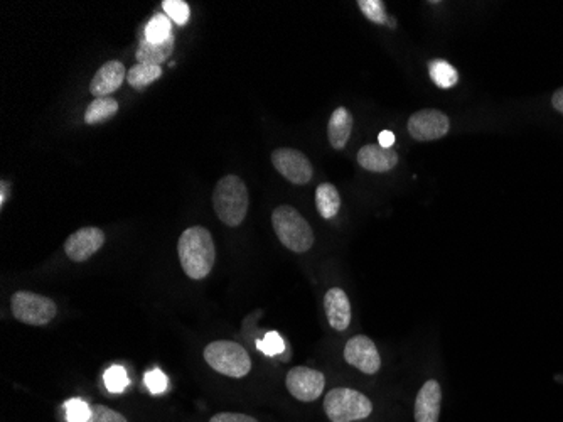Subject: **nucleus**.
I'll list each match as a JSON object with an SVG mask.
<instances>
[{"instance_id":"obj_1","label":"nucleus","mask_w":563,"mask_h":422,"mask_svg":"<svg viewBox=\"0 0 563 422\" xmlns=\"http://www.w3.org/2000/svg\"><path fill=\"white\" fill-rule=\"evenodd\" d=\"M179 262L187 278L201 280L210 276L216 259L213 235L204 226H191L184 230L177 242Z\"/></svg>"},{"instance_id":"obj_2","label":"nucleus","mask_w":563,"mask_h":422,"mask_svg":"<svg viewBox=\"0 0 563 422\" xmlns=\"http://www.w3.org/2000/svg\"><path fill=\"white\" fill-rule=\"evenodd\" d=\"M249 189L238 176L228 174L218 181L213 193V208L226 226L241 225L249 213Z\"/></svg>"},{"instance_id":"obj_3","label":"nucleus","mask_w":563,"mask_h":422,"mask_svg":"<svg viewBox=\"0 0 563 422\" xmlns=\"http://www.w3.org/2000/svg\"><path fill=\"white\" fill-rule=\"evenodd\" d=\"M276 235L288 251L304 253L314 245V232L309 222L294 206L282 205L272 213Z\"/></svg>"},{"instance_id":"obj_4","label":"nucleus","mask_w":563,"mask_h":422,"mask_svg":"<svg viewBox=\"0 0 563 422\" xmlns=\"http://www.w3.org/2000/svg\"><path fill=\"white\" fill-rule=\"evenodd\" d=\"M324 410L331 422L363 421L371 416L373 404L365 394L353 389H332L324 399Z\"/></svg>"},{"instance_id":"obj_5","label":"nucleus","mask_w":563,"mask_h":422,"mask_svg":"<svg viewBox=\"0 0 563 422\" xmlns=\"http://www.w3.org/2000/svg\"><path fill=\"white\" fill-rule=\"evenodd\" d=\"M204 360L211 369L232 379H241L251 370L249 352L235 342H213L204 348Z\"/></svg>"},{"instance_id":"obj_6","label":"nucleus","mask_w":563,"mask_h":422,"mask_svg":"<svg viewBox=\"0 0 563 422\" xmlns=\"http://www.w3.org/2000/svg\"><path fill=\"white\" fill-rule=\"evenodd\" d=\"M11 309L17 321L29 326H46L58 313L53 299L31 290H17L11 299Z\"/></svg>"},{"instance_id":"obj_7","label":"nucleus","mask_w":563,"mask_h":422,"mask_svg":"<svg viewBox=\"0 0 563 422\" xmlns=\"http://www.w3.org/2000/svg\"><path fill=\"white\" fill-rule=\"evenodd\" d=\"M272 164L287 181L294 185H307L313 176L314 168L307 156L292 147H280L272 152Z\"/></svg>"},{"instance_id":"obj_8","label":"nucleus","mask_w":563,"mask_h":422,"mask_svg":"<svg viewBox=\"0 0 563 422\" xmlns=\"http://www.w3.org/2000/svg\"><path fill=\"white\" fill-rule=\"evenodd\" d=\"M406 129H408V133L419 142L439 141V139L446 137L450 131V120L440 110L425 108V110L415 112L408 119Z\"/></svg>"},{"instance_id":"obj_9","label":"nucleus","mask_w":563,"mask_h":422,"mask_svg":"<svg viewBox=\"0 0 563 422\" xmlns=\"http://www.w3.org/2000/svg\"><path fill=\"white\" fill-rule=\"evenodd\" d=\"M290 396L295 397L301 402H314L324 392L326 377L319 370L309 367H294L288 370L286 379Z\"/></svg>"},{"instance_id":"obj_10","label":"nucleus","mask_w":563,"mask_h":422,"mask_svg":"<svg viewBox=\"0 0 563 422\" xmlns=\"http://www.w3.org/2000/svg\"><path fill=\"white\" fill-rule=\"evenodd\" d=\"M344 360L367 375H375L381 369V356L377 344L365 335L353 336L344 346Z\"/></svg>"},{"instance_id":"obj_11","label":"nucleus","mask_w":563,"mask_h":422,"mask_svg":"<svg viewBox=\"0 0 563 422\" xmlns=\"http://www.w3.org/2000/svg\"><path fill=\"white\" fill-rule=\"evenodd\" d=\"M105 243L104 230L96 226H85L71 234L65 242L66 255L73 262H86Z\"/></svg>"},{"instance_id":"obj_12","label":"nucleus","mask_w":563,"mask_h":422,"mask_svg":"<svg viewBox=\"0 0 563 422\" xmlns=\"http://www.w3.org/2000/svg\"><path fill=\"white\" fill-rule=\"evenodd\" d=\"M127 69L120 61H108L100 68L92 79L90 92L96 98H106L108 95L117 92L123 79H127Z\"/></svg>"},{"instance_id":"obj_13","label":"nucleus","mask_w":563,"mask_h":422,"mask_svg":"<svg viewBox=\"0 0 563 422\" xmlns=\"http://www.w3.org/2000/svg\"><path fill=\"white\" fill-rule=\"evenodd\" d=\"M442 390L437 381L423 383L415 400V422H439Z\"/></svg>"},{"instance_id":"obj_14","label":"nucleus","mask_w":563,"mask_h":422,"mask_svg":"<svg viewBox=\"0 0 563 422\" xmlns=\"http://www.w3.org/2000/svg\"><path fill=\"white\" fill-rule=\"evenodd\" d=\"M324 309L331 328L344 331L351 325V303L348 294L340 288H332L324 296Z\"/></svg>"},{"instance_id":"obj_15","label":"nucleus","mask_w":563,"mask_h":422,"mask_svg":"<svg viewBox=\"0 0 563 422\" xmlns=\"http://www.w3.org/2000/svg\"><path fill=\"white\" fill-rule=\"evenodd\" d=\"M358 162L363 170L371 172H388L398 164V152L385 149L380 144L363 145L358 152Z\"/></svg>"},{"instance_id":"obj_16","label":"nucleus","mask_w":563,"mask_h":422,"mask_svg":"<svg viewBox=\"0 0 563 422\" xmlns=\"http://www.w3.org/2000/svg\"><path fill=\"white\" fill-rule=\"evenodd\" d=\"M351 133H353V114L346 106L336 108L329 119V144L336 151H342L348 144Z\"/></svg>"},{"instance_id":"obj_17","label":"nucleus","mask_w":563,"mask_h":422,"mask_svg":"<svg viewBox=\"0 0 563 422\" xmlns=\"http://www.w3.org/2000/svg\"><path fill=\"white\" fill-rule=\"evenodd\" d=\"M174 51V36L162 42H149L147 40L141 41L135 58L142 65H156L160 67L164 61L169 60L170 54Z\"/></svg>"},{"instance_id":"obj_18","label":"nucleus","mask_w":563,"mask_h":422,"mask_svg":"<svg viewBox=\"0 0 563 422\" xmlns=\"http://www.w3.org/2000/svg\"><path fill=\"white\" fill-rule=\"evenodd\" d=\"M315 206L324 220L334 218L341 208L340 191L331 183H322L315 189Z\"/></svg>"},{"instance_id":"obj_19","label":"nucleus","mask_w":563,"mask_h":422,"mask_svg":"<svg viewBox=\"0 0 563 422\" xmlns=\"http://www.w3.org/2000/svg\"><path fill=\"white\" fill-rule=\"evenodd\" d=\"M115 114H118V102L115 98H110V96L95 98L92 104L86 106L85 122L88 125H96V124H102L115 117Z\"/></svg>"},{"instance_id":"obj_20","label":"nucleus","mask_w":563,"mask_h":422,"mask_svg":"<svg viewBox=\"0 0 563 422\" xmlns=\"http://www.w3.org/2000/svg\"><path fill=\"white\" fill-rule=\"evenodd\" d=\"M429 75L439 88H452L458 85V69L446 60H432L429 63Z\"/></svg>"},{"instance_id":"obj_21","label":"nucleus","mask_w":563,"mask_h":422,"mask_svg":"<svg viewBox=\"0 0 563 422\" xmlns=\"http://www.w3.org/2000/svg\"><path fill=\"white\" fill-rule=\"evenodd\" d=\"M162 77V69L156 65H142V63H137L135 67L129 69L127 73V81L129 85L133 88H144L149 87L150 83H154L156 79Z\"/></svg>"},{"instance_id":"obj_22","label":"nucleus","mask_w":563,"mask_h":422,"mask_svg":"<svg viewBox=\"0 0 563 422\" xmlns=\"http://www.w3.org/2000/svg\"><path fill=\"white\" fill-rule=\"evenodd\" d=\"M358 7L367 15L368 21L381 26H390L392 29L396 27L395 17H388V14L385 11V4L381 0H359Z\"/></svg>"},{"instance_id":"obj_23","label":"nucleus","mask_w":563,"mask_h":422,"mask_svg":"<svg viewBox=\"0 0 563 422\" xmlns=\"http://www.w3.org/2000/svg\"><path fill=\"white\" fill-rule=\"evenodd\" d=\"M170 36V19L166 15H156L145 27L144 40L149 42H162L169 40Z\"/></svg>"},{"instance_id":"obj_24","label":"nucleus","mask_w":563,"mask_h":422,"mask_svg":"<svg viewBox=\"0 0 563 422\" xmlns=\"http://www.w3.org/2000/svg\"><path fill=\"white\" fill-rule=\"evenodd\" d=\"M104 381H105L106 390L112 392V394L123 392L127 389V385H129L127 372H125V369H122V367H117V365L106 370Z\"/></svg>"},{"instance_id":"obj_25","label":"nucleus","mask_w":563,"mask_h":422,"mask_svg":"<svg viewBox=\"0 0 563 422\" xmlns=\"http://www.w3.org/2000/svg\"><path fill=\"white\" fill-rule=\"evenodd\" d=\"M65 408L68 422H88L92 417V408L81 399L68 400Z\"/></svg>"},{"instance_id":"obj_26","label":"nucleus","mask_w":563,"mask_h":422,"mask_svg":"<svg viewBox=\"0 0 563 422\" xmlns=\"http://www.w3.org/2000/svg\"><path fill=\"white\" fill-rule=\"evenodd\" d=\"M162 7L177 26H184L189 21V5L183 0H164Z\"/></svg>"},{"instance_id":"obj_27","label":"nucleus","mask_w":563,"mask_h":422,"mask_svg":"<svg viewBox=\"0 0 563 422\" xmlns=\"http://www.w3.org/2000/svg\"><path fill=\"white\" fill-rule=\"evenodd\" d=\"M144 382L145 385H147V389L150 390V394H154V396L164 394V392L168 390V385H169L168 377H166L164 372H160V370H150V372H147V373H145Z\"/></svg>"},{"instance_id":"obj_28","label":"nucleus","mask_w":563,"mask_h":422,"mask_svg":"<svg viewBox=\"0 0 563 422\" xmlns=\"http://www.w3.org/2000/svg\"><path fill=\"white\" fill-rule=\"evenodd\" d=\"M257 348L263 352L265 355H278V353H282L284 352V348H286V344H284V340L277 335V333H268L263 340H259L257 342Z\"/></svg>"},{"instance_id":"obj_29","label":"nucleus","mask_w":563,"mask_h":422,"mask_svg":"<svg viewBox=\"0 0 563 422\" xmlns=\"http://www.w3.org/2000/svg\"><path fill=\"white\" fill-rule=\"evenodd\" d=\"M88 422H127V419L117 410L105 406H93L92 417Z\"/></svg>"},{"instance_id":"obj_30","label":"nucleus","mask_w":563,"mask_h":422,"mask_svg":"<svg viewBox=\"0 0 563 422\" xmlns=\"http://www.w3.org/2000/svg\"><path fill=\"white\" fill-rule=\"evenodd\" d=\"M210 422H259L253 419L251 416L247 414H240V412H220L216 416L211 417Z\"/></svg>"},{"instance_id":"obj_31","label":"nucleus","mask_w":563,"mask_h":422,"mask_svg":"<svg viewBox=\"0 0 563 422\" xmlns=\"http://www.w3.org/2000/svg\"><path fill=\"white\" fill-rule=\"evenodd\" d=\"M378 144L385 149H392L395 144V133L392 131H383L378 135Z\"/></svg>"},{"instance_id":"obj_32","label":"nucleus","mask_w":563,"mask_h":422,"mask_svg":"<svg viewBox=\"0 0 563 422\" xmlns=\"http://www.w3.org/2000/svg\"><path fill=\"white\" fill-rule=\"evenodd\" d=\"M551 106H553V108H555L557 112L563 114V87L553 93V96H551Z\"/></svg>"},{"instance_id":"obj_33","label":"nucleus","mask_w":563,"mask_h":422,"mask_svg":"<svg viewBox=\"0 0 563 422\" xmlns=\"http://www.w3.org/2000/svg\"><path fill=\"white\" fill-rule=\"evenodd\" d=\"M7 195H9V185H7V181H0V206H2V208L5 206Z\"/></svg>"}]
</instances>
